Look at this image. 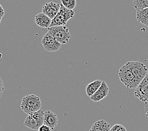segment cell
<instances>
[{
    "instance_id": "22",
    "label": "cell",
    "mask_w": 148,
    "mask_h": 131,
    "mask_svg": "<svg viewBox=\"0 0 148 131\" xmlns=\"http://www.w3.org/2000/svg\"><path fill=\"white\" fill-rule=\"evenodd\" d=\"M144 108H145L146 115L147 117H148V102L144 103Z\"/></svg>"
},
{
    "instance_id": "20",
    "label": "cell",
    "mask_w": 148,
    "mask_h": 131,
    "mask_svg": "<svg viewBox=\"0 0 148 131\" xmlns=\"http://www.w3.org/2000/svg\"><path fill=\"white\" fill-rule=\"evenodd\" d=\"M4 90H5L4 83H3V81L1 79V78H0V98L1 97Z\"/></svg>"
},
{
    "instance_id": "10",
    "label": "cell",
    "mask_w": 148,
    "mask_h": 131,
    "mask_svg": "<svg viewBox=\"0 0 148 131\" xmlns=\"http://www.w3.org/2000/svg\"><path fill=\"white\" fill-rule=\"evenodd\" d=\"M109 93V88L108 84L105 81H102L100 87L94 95L90 97V100L94 102H100L103 98L107 97Z\"/></svg>"
},
{
    "instance_id": "11",
    "label": "cell",
    "mask_w": 148,
    "mask_h": 131,
    "mask_svg": "<svg viewBox=\"0 0 148 131\" xmlns=\"http://www.w3.org/2000/svg\"><path fill=\"white\" fill-rule=\"evenodd\" d=\"M58 116L51 110H47L44 111V124L54 129L58 126Z\"/></svg>"
},
{
    "instance_id": "6",
    "label": "cell",
    "mask_w": 148,
    "mask_h": 131,
    "mask_svg": "<svg viewBox=\"0 0 148 131\" xmlns=\"http://www.w3.org/2000/svg\"><path fill=\"white\" fill-rule=\"evenodd\" d=\"M130 70L132 71L134 75L140 83L148 73V69L144 63L138 61H133L127 62Z\"/></svg>"
},
{
    "instance_id": "14",
    "label": "cell",
    "mask_w": 148,
    "mask_h": 131,
    "mask_svg": "<svg viewBox=\"0 0 148 131\" xmlns=\"http://www.w3.org/2000/svg\"><path fill=\"white\" fill-rule=\"evenodd\" d=\"M102 83V81L100 80H97L93 82L88 84L86 87V93L88 97H91L98 90Z\"/></svg>"
},
{
    "instance_id": "13",
    "label": "cell",
    "mask_w": 148,
    "mask_h": 131,
    "mask_svg": "<svg viewBox=\"0 0 148 131\" xmlns=\"http://www.w3.org/2000/svg\"><path fill=\"white\" fill-rule=\"evenodd\" d=\"M110 125L105 120H99L91 126L90 131H110Z\"/></svg>"
},
{
    "instance_id": "16",
    "label": "cell",
    "mask_w": 148,
    "mask_h": 131,
    "mask_svg": "<svg viewBox=\"0 0 148 131\" xmlns=\"http://www.w3.org/2000/svg\"><path fill=\"white\" fill-rule=\"evenodd\" d=\"M133 6L136 11L148 8V0H133Z\"/></svg>"
},
{
    "instance_id": "9",
    "label": "cell",
    "mask_w": 148,
    "mask_h": 131,
    "mask_svg": "<svg viewBox=\"0 0 148 131\" xmlns=\"http://www.w3.org/2000/svg\"><path fill=\"white\" fill-rule=\"evenodd\" d=\"M60 8L61 4L54 2L47 3L42 7V13L45 14L51 19H53L57 15Z\"/></svg>"
},
{
    "instance_id": "3",
    "label": "cell",
    "mask_w": 148,
    "mask_h": 131,
    "mask_svg": "<svg viewBox=\"0 0 148 131\" xmlns=\"http://www.w3.org/2000/svg\"><path fill=\"white\" fill-rule=\"evenodd\" d=\"M48 32L61 44L68 43L71 38L69 29L66 25L50 27L48 28Z\"/></svg>"
},
{
    "instance_id": "19",
    "label": "cell",
    "mask_w": 148,
    "mask_h": 131,
    "mask_svg": "<svg viewBox=\"0 0 148 131\" xmlns=\"http://www.w3.org/2000/svg\"><path fill=\"white\" fill-rule=\"evenodd\" d=\"M52 129L51 128V127H49V126L45 124H43L39 127L38 131H52Z\"/></svg>"
},
{
    "instance_id": "21",
    "label": "cell",
    "mask_w": 148,
    "mask_h": 131,
    "mask_svg": "<svg viewBox=\"0 0 148 131\" xmlns=\"http://www.w3.org/2000/svg\"><path fill=\"white\" fill-rule=\"evenodd\" d=\"M5 15V10L3 9V6L0 4V19H2V18Z\"/></svg>"
},
{
    "instance_id": "7",
    "label": "cell",
    "mask_w": 148,
    "mask_h": 131,
    "mask_svg": "<svg viewBox=\"0 0 148 131\" xmlns=\"http://www.w3.org/2000/svg\"><path fill=\"white\" fill-rule=\"evenodd\" d=\"M41 43L44 50L47 52H56L59 50L62 46V44L48 32L44 35Z\"/></svg>"
},
{
    "instance_id": "18",
    "label": "cell",
    "mask_w": 148,
    "mask_h": 131,
    "mask_svg": "<svg viewBox=\"0 0 148 131\" xmlns=\"http://www.w3.org/2000/svg\"><path fill=\"white\" fill-rule=\"evenodd\" d=\"M110 131H127V129L124 126L121 124H115L110 128Z\"/></svg>"
},
{
    "instance_id": "4",
    "label": "cell",
    "mask_w": 148,
    "mask_h": 131,
    "mask_svg": "<svg viewBox=\"0 0 148 131\" xmlns=\"http://www.w3.org/2000/svg\"><path fill=\"white\" fill-rule=\"evenodd\" d=\"M44 110H39L29 114L24 121V126L30 129L38 130L39 127L44 124Z\"/></svg>"
},
{
    "instance_id": "8",
    "label": "cell",
    "mask_w": 148,
    "mask_h": 131,
    "mask_svg": "<svg viewBox=\"0 0 148 131\" xmlns=\"http://www.w3.org/2000/svg\"><path fill=\"white\" fill-rule=\"evenodd\" d=\"M134 96L143 102H148V73L136 88Z\"/></svg>"
},
{
    "instance_id": "15",
    "label": "cell",
    "mask_w": 148,
    "mask_h": 131,
    "mask_svg": "<svg viewBox=\"0 0 148 131\" xmlns=\"http://www.w3.org/2000/svg\"><path fill=\"white\" fill-rule=\"evenodd\" d=\"M136 19L144 25L148 27V8L136 11Z\"/></svg>"
},
{
    "instance_id": "2",
    "label": "cell",
    "mask_w": 148,
    "mask_h": 131,
    "mask_svg": "<svg viewBox=\"0 0 148 131\" xmlns=\"http://www.w3.org/2000/svg\"><path fill=\"white\" fill-rule=\"evenodd\" d=\"M119 77L121 82L124 84L127 89L136 88L139 85V81L134 75L132 71L127 63L123 65L119 69Z\"/></svg>"
},
{
    "instance_id": "12",
    "label": "cell",
    "mask_w": 148,
    "mask_h": 131,
    "mask_svg": "<svg viewBox=\"0 0 148 131\" xmlns=\"http://www.w3.org/2000/svg\"><path fill=\"white\" fill-rule=\"evenodd\" d=\"M35 22L39 27L47 28L48 29L49 27H50L52 19L42 12L37 14L35 16Z\"/></svg>"
},
{
    "instance_id": "1",
    "label": "cell",
    "mask_w": 148,
    "mask_h": 131,
    "mask_svg": "<svg viewBox=\"0 0 148 131\" xmlns=\"http://www.w3.org/2000/svg\"><path fill=\"white\" fill-rule=\"evenodd\" d=\"M42 106L40 98L36 95H28L22 100L20 107L25 113L30 114L31 113L39 110Z\"/></svg>"
},
{
    "instance_id": "23",
    "label": "cell",
    "mask_w": 148,
    "mask_h": 131,
    "mask_svg": "<svg viewBox=\"0 0 148 131\" xmlns=\"http://www.w3.org/2000/svg\"><path fill=\"white\" fill-rule=\"evenodd\" d=\"M1 19H0V23H1Z\"/></svg>"
},
{
    "instance_id": "5",
    "label": "cell",
    "mask_w": 148,
    "mask_h": 131,
    "mask_svg": "<svg viewBox=\"0 0 148 131\" xmlns=\"http://www.w3.org/2000/svg\"><path fill=\"white\" fill-rule=\"evenodd\" d=\"M74 15H75V12L73 10H69L65 8L62 5H61L59 11L57 15L52 20L50 27L66 25L67 22L73 18Z\"/></svg>"
},
{
    "instance_id": "17",
    "label": "cell",
    "mask_w": 148,
    "mask_h": 131,
    "mask_svg": "<svg viewBox=\"0 0 148 131\" xmlns=\"http://www.w3.org/2000/svg\"><path fill=\"white\" fill-rule=\"evenodd\" d=\"M61 5L65 8L73 10L76 6V0H61Z\"/></svg>"
}]
</instances>
